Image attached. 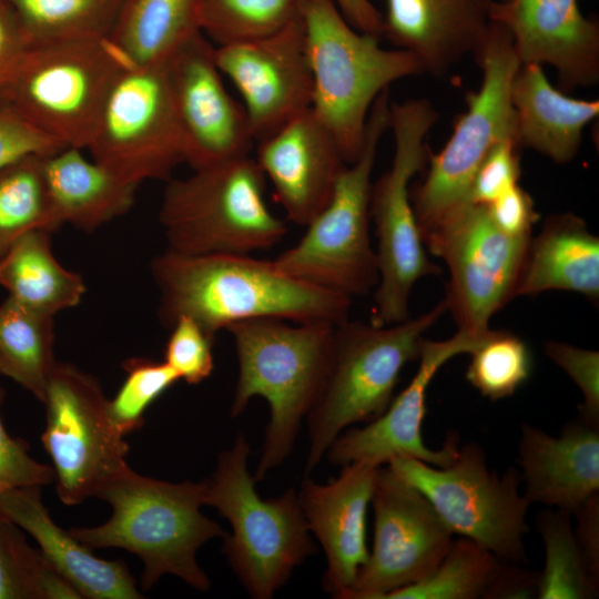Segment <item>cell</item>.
Wrapping results in <instances>:
<instances>
[{
    "instance_id": "18",
    "label": "cell",
    "mask_w": 599,
    "mask_h": 599,
    "mask_svg": "<svg viewBox=\"0 0 599 599\" xmlns=\"http://www.w3.org/2000/svg\"><path fill=\"white\" fill-rule=\"evenodd\" d=\"M491 332L475 334L458 329L444 341L424 339L417 372L406 388L392 399L376 419L364 427L342 432L326 451L329 463L342 467L348 464L379 467L395 456L407 455L436 467L450 464L459 448L456 435L448 436L439 449L427 447L423 440L427 389L449 359L470 354Z\"/></svg>"
},
{
    "instance_id": "22",
    "label": "cell",
    "mask_w": 599,
    "mask_h": 599,
    "mask_svg": "<svg viewBox=\"0 0 599 599\" xmlns=\"http://www.w3.org/2000/svg\"><path fill=\"white\" fill-rule=\"evenodd\" d=\"M377 469L348 464L327 484L305 476L297 491L308 529L325 552L324 589L334 598L344 599L368 559L366 515Z\"/></svg>"
},
{
    "instance_id": "13",
    "label": "cell",
    "mask_w": 599,
    "mask_h": 599,
    "mask_svg": "<svg viewBox=\"0 0 599 599\" xmlns=\"http://www.w3.org/2000/svg\"><path fill=\"white\" fill-rule=\"evenodd\" d=\"M87 150L95 162L132 183L171 179L185 153L163 63L128 65L119 74Z\"/></svg>"
},
{
    "instance_id": "24",
    "label": "cell",
    "mask_w": 599,
    "mask_h": 599,
    "mask_svg": "<svg viewBox=\"0 0 599 599\" xmlns=\"http://www.w3.org/2000/svg\"><path fill=\"white\" fill-rule=\"evenodd\" d=\"M524 497L573 512L599 493V426L577 418L558 436L524 423L518 447Z\"/></svg>"
},
{
    "instance_id": "48",
    "label": "cell",
    "mask_w": 599,
    "mask_h": 599,
    "mask_svg": "<svg viewBox=\"0 0 599 599\" xmlns=\"http://www.w3.org/2000/svg\"><path fill=\"white\" fill-rule=\"evenodd\" d=\"M538 578L534 571L504 562L488 599L537 598Z\"/></svg>"
},
{
    "instance_id": "6",
    "label": "cell",
    "mask_w": 599,
    "mask_h": 599,
    "mask_svg": "<svg viewBox=\"0 0 599 599\" xmlns=\"http://www.w3.org/2000/svg\"><path fill=\"white\" fill-rule=\"evenodd\" d=\"M250 453L240 434L219 454L205 480L204 501L231 524L222 550L242 586L255 599H270L316 546L294 488L266 499L257 494L247 468Z\"/></svg>"
},
{
    "instance_id": "16",
    "label": "cell",
    "mask_w": 599,
    "mask_h": 599,
    "mask_svg": "<svg viewBox=\"0 0 599 599\" xmlns=\"http://www.w3.org/2000/svg\"><path fill=\"white\" fill-rule=\"evenodd\" d=\"M370 504L373 550L344 599H385L425 579L453 542L429 500L387 466L377 469Z\"/></svg>"
},
{
    "instance_id": "33",
    "label": "cell",
    "mask_w": 599,
    "mask_h": 599,
    "mask_svg": "<svg viewBox=\"0 0 599 599\" xmlns=\"http://www.w3.org/2000/svg\"><path fill=\"white\" fill-rule=\"evenodd\" d=\"M31 44L106 38L123 0H7Z\"/></svg>"
},
{
    "instance_id": "2",
    "label": "cell",
    "mask_w": 599,
    "mask_h": 599,
    "mask_svg": "<svg viewBox=\"0 0 599 599\" xmlns=\"http://www.w3.org/2000/svg\"><path fill=\"white\" fill-rule=\"evenodd\" d=\"M94 497L112 508L108 521L70 532L91 550L121 548L143 562L141 587L149 590L171 573L200 591L211 582L196 561V552L212 538L227 532L205 517V480L169 483L145 477L130 466L106 480Z\"/></svg>"
},
{
    "instance_id": "34",
    "label": "cell",
    "mask_w": 599,
    "mask_h": 599,
    "mask_svg": "<svg viewBox=\"0 0 599 599\" xmlns=\"http://www.w3.org/2000/svg\"><path fill=\"white\" fill-rule=\"evenodd\" d=\"M504 562L474 540H453L438 566L423 580L385 599H488Z\"/></svg>"
},
{
    "instance_id": "36",
    "label": "cell",
    "mask_w": 599,
    "mask_h": 599,
    "mask_svg": "<svg viewBox=\"0 0 599 599\" xmlns=\"http://www.w3.org/2000/svg\"><path fill=\"white\" fill-rule=\"evenodd\" d=\"M302 0H202L201 32L215 47L258 40L301 17Z\"/></svg>"
},
{
    "instance_id": "3",
    "label": "cell",
    "mask_w": 599,
    "mask_h": 599,
    "mask_svg": "<svg viewBox=\"0 0 599 599\" xmlns=\"http://www.w3.org/2000/svg\"><path fill=\"white\" fill-rule=\"evenodd\" d=\"M334 325L253 318L226 328L233 337L238 373L231 417L260 396L270 406L254 476L263 480L292 453L302 422L317 399L328 370Z\"/></svg>"
},
{
    "instance_id": "20",
    "label": "cell",
    "mask_w": 599,
    "mask_h": 599,
    "mask_svg": "<svg viewBox=\"0 0 599 599\" xmlns=\"http://www.w3.org/2000/svg\"><path fill=\"white\" fill-rule=\"evenodd\" d=\"M490 21L510 34L520 63L550 64L561 91L599 81V26L578 0H495Z\"/></svg>"
},
{
    "instance_id": "42",
    "label": "cell",
    "mask_w": 599,
    "mask_h": 599,
    "mask_svg": "<svg viewBox=\"0 0 599 599\" xmlns=\"http://www.w3.org/2000/svg\"><path fill=\"white\" fill-rule=\"evenodd\" d=\"M519 144L516 139L500 141L484 159L471 182L469 203L488 205L518 184L520 176Z\"/></svg>"
},
{
    "instance_id": "15",
    "label": "cell",
    "mask_w": 599,
    "mask_h": 599,
    "mask_svg": "<svg viewBox=\"0 0 599 599\" xmlns=\"http://www.w3.org/2000/svg\"><path fill=\"white\" fill-rule=\"evenodd\" d=\"M530 237L502 232L486 206L471 203L422 234L424 245L448 267L444 301L458 329L490 331L491 317L515 298Z\"/></svg>"
},
{
    "instance_id": "49",
    "label": "cell",
    "mask_w": 599,
    "mask_h": 599,
    "mask_svg": "<svg viewBox=\"0 0 599 599\" xmlns=\"http://www.w3.org/2000/svg\"><path fill=\"white\" fill-rule=\"evenodd\" d=\"M345 19L358 31L383 37V16L370 0H333Z\"/></svg>"
},
{
    "instance_id": "32",
    "label": "cell",
    "mask_w": 599,
    "mask_h": 599,
    "mask_svg": "<svg viewBox=\"0 0 599 599\" xmlns=\"http://www.w3.org/2000/svg\"><path fill=\"white\" fill-rule=\"evenodd\" d=\"M43 158L29 155L0 170V256L22 235L62 226L53 209Z\"/></svg>"
},
{
    "instance_id": "12",
    "label": "cell",
    "mask_w": 599,
    "mask_h": 599,
    "mask_svg": "<svg viewBox=\"0 0 599 599\" xmlns=\"http://www.w3.org/2000/svg\"><path fill=\"white\" fill-rule=\"evenodd\" d=\"M386 466L419 490L453 534L469 538L506 564H526L528 500L515 468H488L479 444L459 446L454 460L436 467L398 455Z\"/></svg>"
},
{
    "instance_id": "11",
    "label": "cell",
    "mask_w": 599,
    "mask_h": 599,
    "mask_svg": "<svg viewBox=\"0 0 599 599\" xmlns=\"http://www.w3.org/2000/svg\"><path fill=\"white\" fill-rule=\"evenodd\" d=\"M474 57L483 71L480 88L467 93V110L455 122L445 146L429 153L425 179L410 187L420 234L468 204L473 179L484 159L500 141L517 140L510 88L520 61L509 32L490 21Z\"/></svg>"
},
{
    "instance_id": "41",
    "label": "cell",
    "mask_w": 599,
    "mask_h": 599,
    "mask_svg": "<svg viewBox=\"0 0 599 599\" xmlns=\"http://www.w3.org/2000/svg\"><path fill=\"white\" fill-rule=\"evenodd\" d=\"M545 353L580 389L579 418L599 426V353L555 341L546 343Z\"/></svg>"
},
{
    "instance_id": "31",
    "label": "cell",
    "mask_w": 599,
    "mask_h": 599,
    "mask_svg": "<svg viewBox=\"0 0 599 599\" xmlns=\"http://www.w3.org/2000/svg\"><path fill=\"white\" fill-rule=\"evenodd\" d=\"M54 316L11 298L0 304V374L43 403L54 357Z\"/></svg>"
},
{
    "instance_id": "29",
    "label": "cell",
    "mask_w": 599,
    "mask_h": 599,
    "mask_svg": "<svg viewBox=\"0 0 599 599\" xmlns=\"http://www.w3.org/2000/svg\"><path fill=\"white\" fill-rule=\"evenodd\" d=\"M0 286L8 297L42 314L77 306L85 291L81 275L63 267L51 247V233L31 231L0 256Z\"/></svg>"
},
{
    "instance_id": "23",
    "label": "cell",
    "mask_w": 599,
    "mask_h": 599,
    "mask_svg": "<svg viewBox=\"0 0 599 599\" xmlns=\"http://www.w3.org/2000/svg\"><path fill=\"white\" fill-rule=\"evenodd\" d=\"M495 0H386L383 37L412 53L423 72L445 75L477 52Z\"/></svg>"
},
{
    "instance_id": "25",
    "label": "cell",
    "mask_w": 599,
    "mask_h": 599,
    "mask_svg": "<svg viewBox=\"0 0 599 599\" xmlns=\"http://www.w3.org/2000/svg\"><path fill=\"white\" fill-rule=\"evenodd\" d=\"M0 511L33 537L48 564L79 593L89 599H140L135 580L122 560L95 557L70 530L50 517L41 487L0 494Z\"/></svg>"
},
{
    "instance_id": "10",
    "label": "cell",
    "mask_w": 599,
    "mask_h": 599,
    "mask_svg": "<svg viewBox=\"0 0 599 599\" xmlns=\"http://www.w3.org/2000/svg\"><path fill=\"white\" fill-rule=\"evenodd\" d=\"M389 104L386 89L369 111L358 159L343 170L329 202L302 238L273 260L286 274L351 298L377 286V256L369 237L370 176L389 128Z\"/></svg>"
},
{
    "instance_id": "40",
    "label": "cell",
    "mask_w": 599,
    "mask_h": 599,
    "mask_svg": "<svg viewBox=\"0 0 599 599\" xmlns=\"http://www.w3.org/2000/svg\"><path fill=\"white\" fill-rule=\"evenodd\" d=\"M163 361L190 385L210 377L214 368L215 335L189 316L179 317L170 327Z\"/></svg>"
},
{
    "instance_id": "47",
    "label": "cell",
    "mask_w": 599,
    "mask_h": 599,
    "mask_svg": "<svg viewBox=\"0 0 599 599\" xmlns=\"http://www.w3.org/2000/svg\"><path fill=\"white\" fill-rule=\"evenodd\" d=\"M572 514L573 534L590 573L599 580V493L589 497Z\"/></svg>"
},
{
    "instance_id": "17",
    "label": "cell",
    "mask_w": 599,
    "mask_h": 599,
    "mask_svg": "<svg viewBox=\"0 0 599 599\" xmlns=\"http://www.w3.org/2000/svg\"><path fill=\"white\" fill-rule=\"evenodd\" d=\"M214 48L200 32L163 63L193 170L248 155L255 142L243 105L223 83Z\"/></svg>"
},
{
    "instance_id": "26",
    "label": "cell",
    "mask_w": 599,
    "mask_h": 599,
    "mask_svg": "<svg viewBox=\"0 0 599 599\" xmlns=\"http://www.w3.org/2000/svg\"><path fill=\"white\" fill-rule=\"evenodd\" d=\"M519 146L557 164L577 155L582 131L599 114L598 100L572 98L555 88L542 65L520 63L510 88Z\"/></svg>"
},
{
    "instance_id": "44",
    "label": "cell",
    "mask_w": 599,
    "mask_h": 599,
    "mask_svg": "<svg viewBox=\"0 0 599 599\" xmlns=\"http://www.w3.org/2000/svg\"><path fill=\"white\" fill-rule=\"evenodd\" d=\"M63 148L12 110L0 106V170L22 158L47 156Z\"/></svg>"
},
{
    "instance_id": "28",
    "label": "cell",
    "mask_w": 599,
    "mask_h": 599,
    "mask_svg": "<svg viewBox=\"0 0 599 599\" xmlns=\"http://www.w3.org/2000/svg\"><path fill=\"white\" fill-rule=\"evenodd\" d=\"M82 149L65 146L43 158L49 195L61 224L93 231L125 214L133 205L139 184L126 181Z\"/></svg>"
},
{
    "instance_id": "1",
    "label": "cell",
    "mask_w": 599,
    "mask_h": 599,
    "mask_svg": "<svg viewBox=\"0 0 599 599\" xmlns=\"http://www.w3.org/2000/svg\"><path fill=\"white\" fill-rule=\"evenodd\" d=\"M159 290V318L170 328L189 316L213 335L234 323L281 318L338 325L352 298L283 272L250 254H185L166 248L150 265Z\"/></svg>"
},
{
    "instance_id": "8",
    "label": "cell",
    "mask_w": 599,
    "mask_h": 599,
    "mask_svg": "<svg viewBox=\"0 0 599 599\" xmlns=\"http://www.w3.org/2000/svg\"><path fill=\"white\" fill-rule=\"evenodd\" d=\"M437 119L436 109L425 98L390 101L394 156L390 167L372 184L369 202L379 275L370 321L376 325L407 319L416 282L439 274L425 251L410 200V183L428 161L426 136Z\"/></svg>"
},
{
    "instance_id": "45",
    "label": "cell",
    "mask_w": 599,
    "mask_h": 599,
    "mask_svg": "<svg viewBox=\"0 0 599 599\" xmlns=\"http://www.w3.org/2000/svg\"><path fill=\"white\" fill-rule=\"evenodd\" d=\"M485 206L497 227L512 236H530L538 220L534 200L518 184Z\"/></svg>"
},
{
    "instance_id": "14",
    "label": "cell",
    "mask_w": 599,
    "mask_h": 599,
    "mask_svg": "<svg viewBox=\"0 0 599 599\" xmlns=\"http://www.w3.org/2000/svg\"><path fill=\"white\" fill-rule=\"evenodd\" d=\"M43 404L41 441L58 497L68 506L81 504L129 466V446L111 423L99 380L70 363L57 362Z\"/></svg>"
},
{
    "instance_id": "30",
    "label": "cell",
    "mask_w": 599,
    "mask_h": 599,
    "mask_svg": "<svg viewBox=\"0 0 599 599\" xmlns=\"http://www.w3.org/2000/svg\"><path fill=\"white\" fill-rule=\"evenodd\" d=\"M202 0H123L109 34L135 67L164 63L201 32Z\"/></svg>"
},
{
    "instance_id": "19",
    "label": "cell",
    "mask_w": 599,
    "mask_h": 599,
    "mask_svg": "<svg viewBox=\"0 0 599 599\" xmlns=\"http://www.w3.org/2000/svg\"><path fill=\"white\" fill-rule=\"evenodd\" d=\"M217 68L240 92L254 141L312 106L313 79L302 18L268 37L215 47Z\"/></svg>"
},
{
    "instance_id": "38",
    "label": "cell",
    "mask_w": 599,
    "mask_h": 599,
    "mask_svg": "<svg viewBox=\"0 0 599 599\" xmlns=\"http://www.w3.org/2000/svg\"><path fill=\"white\" fill-rule=\"evenodd\" d=\"M470 355L466 379L490 400L512 396L530 377L531 353L527 344L510 332L493 331Z\"/></svg>"
},
{
    "instance_id": "27",
    "label": "cell",
    "mask_w": 599,
    "mask_h": 599,
    "mask_svg": "<svg viewBox=\"0 0 599 599\" xmlns=\"http://www.w3.org/2000/svg\"><path fill=\"white\" fill-rule=\"evenodd\" d=\"M547 291L575 292L599 300V238L571 212L548 216L530 237L515 297Z\"/></svg>"
},
{
    "instance_id": "35",
    "label": "cell",
    "mask_w": 599,
    "mask_h": 599,
    "mask_svg": "<svg viewBox=\"0 0 599 599\" xmlns=\"http://www.w3.org/2000/svg\"><path fill=\"white\" fill-rule=\"evenodd\" d=\"M546 561L538 578L539 599H591L598 597L599 580L589 571L573 534L571 512L556 509L538 515Z\"/></svg>"
},
{
    "instance_id": "37",
    "label": "cell",
    "mask_w": 599,
    "mask_h": 599,
    "mask_svg": "<svg viewBox=\"0 0 599 599\" xmlns=\"http://www.w3.org/2000/svg\"><path fill=\"white\" fill-rule=\"evenodd\" d=\"M79 599L80 596L32 548L22 529L0 511V599Z\"/></svg>"
},
{
    "instance_id": "5",
    "label": "cell",
    "mask_w": 599,
    "mask_h": 599,
    "mask_svg": "<svg viewBox=\"0 0 599 599\" xmlns=\"http://www.w3.org/2000/svg\"><path fill=\"white\" fill-rule=\"evenodd\" d=\"M446 312L443 300L429 312L394 324L347 318L335 326L325 382L306 416L309 445L305 476L344 429L369 423L385 412L403 368L418 359L424 334Z\"/></svg>"
},
{
    "instance_id": "7",
    "label": "cell",
    "mask_w": 599,
    "mask_h": 599,
    "mask_svg": "<svg viewBox=\"0 0 599 599\" xmlns=\"http://www.w3.org/2000/svg\"><path fill=\"white\" fill-rule=\"evenodd\" d=\"M166 182L159 221L169 250L250 254L276 245L287 232L265 201L266 179L250 155Z\"/></svg>"
},
{
    "instance_id": "39",
    "label": "cell",
    "mask_w": 599,
    "mask_h": 599,
    "mask_svg": "<svg viewBox=\"0 0 599 599\" xmlns=\"http://www.w3.org/2000/svg\"><path fill=\"white\" fill-rule=\"evenodd\" d=\"M122 367L125 378L115 396L108 398V414L124 437L143 426L148 408L180 377L164 361L145 357L128 358Z\"/></svg>"
},
{
    "instance_id": "4",
    "label": "cell",
    "mask_w": 599,
    "mask_h": 599,
    "mask_svg": "<svg viewBox=\"0 0 599 599\" xmlns=\"http://www.w3.org/2000/svg\"><path fill=\"white\" fill-rule=\"evenodd\" d=\"M301 18L311 108L351 164L363 150L374 101L393 82L423 74L422 65L412 53L382 48L380 38L356 30L333 0H302Z\"/></svg>"
},
{
    "instance_id": "21",
    "label": "cell",
    "mask_w": 599,
    "mask_h": 599,
    "mask_svg": "<svg viewBox=\"0 0 599 599\" xmlns=\"http://www.w3.org/2000/svg\"><path fill=\"white\" fill-rule=\"evenodd\" d=\"M256 143L255 161L286 217L306 226L347 165L333 136L309 108Z\"/></svg>"
},
{
    "instance_id": "9",
    "label": "cell",
    "mask_w": 599,
    "mask_h": 599,
    "mask_svg": "<svg viewBox=\"0 0 599 599\" xmlns=\"http://www.w3.org/2000/svg\"><path fill=\"white\" fill-rule=\"evenodd\" d=\"M128 65L109 37L34 43L0 93V106L63 146L83 150Z\"/></svg>"
},
{
    "instance_id": "46",
    "label": "cell",
    "mask_w": 599,
    "mask_h": 599,
    "mask_svg": "<svg viewBox=\"0 0 599 599\" xmlns=\"http://www.w3.org/2000/svg\"><path fill=\"white\" fill-rule=\"evenodd\" d=\"M30 45L17 13L7 0H0V93Z\"/></svg>"
},
{
    "instance_id": "43",
    "label": "cell",
    "mask_w": 599,
    "mask_h": 599,
    "mask_svg": "<svg viewBox=\"0 0 599 599\" xmlns=\"http://www.w3.org/2000/svg\"><path fill=\"white\" fill-rule=\"evenodd\" d=\"M4 395V389L0 387V406ZM52 481L53 468L33 459L29 455L28 443L10 436L0 415V494L14 488L42 487Z\"/></svg>"
}]
</instances>
